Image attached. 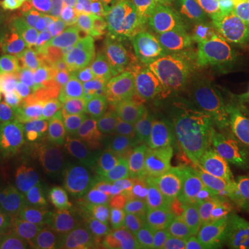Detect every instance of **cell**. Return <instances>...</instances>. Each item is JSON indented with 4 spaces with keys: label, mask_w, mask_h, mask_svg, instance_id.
Listing matches in <instances>:
<instances>
[{
    "label": "cell",
    "mask_w": 249,
    "mask_h": 249,
    "mask_svg": "<svg viewBox=\"0 0 249 249\" xmlns=\"http://www.w3.org/2000/svg\"><path fill=\"white\" fill-rule=\"evenodd\" d=\"M190 115V91L186 73L172 70L160 75L147 97L130 109L126 118L137 133L139 142H152L176 133Z\"/></svg>",
    "instance_id": "obj_1"
},
{
    "label": "cell",
    "mask_w": 249,
    "mask_h": 249,
    "mask_svg": "<svg viewBox=\"0 0 249 249\" xmlns=\"http://www.w3.org/2000/svg\"><path fill=\"white\" fill-rule=\"evenodd\" d=\"M216 71L249 80V0H234L211 34Z\"/></svg>",
    "instance_id": "obj_2"
},
{
    "label": "cell",
    "mask_w": 249,
    "mask_h": 249,
    "mask_svg": "<svg viewBox=\"0 0 249 249\" xmlns=\"http://www.w3.org/2000/svg\"><path fill=\"white\" fill-rule=\"evenodd\" d=\"M54 96L52 85L21 50L0 60V97L7 107L35 114Z\"/></svg>",
    "instance_id": "obj_3"
},
{
    "label": "cell",
    "mask_w": 249,
    "mask_h": 249,
    "mask_svg": "<svg viewBox=\"0 0 249 249\" xmlns=\"http://www.w3.org/2000/svg\"><path fill=\"white\" fill-rule=\"evenodd\" d=\"M90 204L73 201L64 191L46 196L42 209L31 216V238L46 248L71 238H82L85 216Z\"/></svg>",
    "instance_id": "obj_4"
},
{
    "label": "cell",
    "mask_w": 249,
    "mask_h": 249,
    "mask_svg": "<svg viewBox=\"0 0 249 249\" xmlns=\"http://www.w3.org/2000/svg\"><path fill=\"white\" fill-rule=\"evenodd\" d=\"M208 107L237 148L249 142V93L241 80L214 71L209 83Z\"/></svg>",
    "instance_id": "obj_5"
},
{
    "label": "cell",
    "mask_w": 249,
    "mask_h": 249,
    "mask_svg": "<svg viewBox=\"0 0 249 249\" xmlns=\"http://www.w3.org/2000/svg\"><path fill=\"white\" fill-rule=\"evenodd\" d=\"M211 191L216 205L227 212L249 201V142L216 160Z\"/></svg>",
    "instance_id": "obj_6"
},
{
    "label": "cell",
    "mask_w": 249,
    "mask_h": 249,
    "mask_svg": "<svg viewBox=\"0 0 249 249\" xmlns=\"http://www.w3.org/2000/svg\"><path fill=\"white\" fill-rule=\"evenodd\" d=\"M19 50L27 55L52 85L55 96H67L76 73V61L60 53L43 32L28 34Z\"/></svg>",
    "instance_id": "obj_7"
},
{
    "label": "cell",
    "mask_w": 249,
    "mask_h": 249,
    "mask_svg": "<svg viewBox=\"0 0 249 249\" xmlns=\"http://www.w3.org/2000/svg\"><path fill=\"white\" fill-rule=\"evenodd\" d=\"M181 137L190 154L216 162L227 152L235 150V144L224 134L212 111L205 104H196L181 129Z\"/></svg>",
    "instance_id": "obj_8"
},
{
    "label": "cell",
    "mask_w": 249,
    "mask_h": 249,
    "mask_svg": "<svg viewBox=\"0 0 249 249\" xmlns=\"http://www.w3.org/2000/svg\"><path fill=\"white\" fill-rule=\"evenodd\" d=\"M160 75V61L152 52H142L115 71L106 73L90 91H104L116 96H132L150 90Z\"/></svg>",
    "instance_id": "obj_9"
},
{
    "label": "cell",
    "mask_w": 249,
    "mask_h": 249,
    "mask_svg": "<svg viewBox=\"0 0 249 249\" xmlns=\"http://www.w3.org/2000/svg\"><path fill=\"white\" fill-rule=\"evenodd\" d=\"M168 196V176L163 165L142 152L133 168L124 173L116 191V198L126 206L134 198Z\"/></svg>",
    "instance_id": "obj_10"
},
{
    "label": "cell",
    "mask_w": 249,
    "mask_h": 249,
    "mask_svg": "<svg viewBox=\"0 0 249 249\" xmlns=\"http://www.w3.org/2000/svg\"><path fill=\"white\" fill-rule=\"evenodd\" d=\"M214 163L216 162L208 158L190 154L184 160L166 165L168 196L176 202L190 193L211 191Z\"/></svg>",
    "instance_id": "obj_11"
},
{
    "label": "cell",
    "mask_w": 249,
    "mask_h": 249,
    "mask_svg": "<svg viewBox=\"0 0 249 249\" xmlns=\"http://www.w3.org/2000/svg\"><path fill=\"white\" fill-rule=\"evenodd\" d=\"M216 201L211 191L190 193L173 202L172 226L183 235L196 238L211 226Z\"/></svg>",
    "instance_id": "obj_12"
},
{
    "label": "cell",
    "mask_w": 249,
    "mask_h": 249,
    "mask_svg": "<svg viewBox=\"0 0 249 249\" xmlns=\"http://www.w3.org/2000/svg\"><path fill=\"white\" fill-rule=\"evenodd\" d=\"M35 116L42 126L43 136H54L67 142L85 129V124L76 108L64 96L50 98L47 104L35 112Z\"/></svg>",
    "instance_id": "obj_13"
},
{
    "label": "cell",
    "mask_w": 249,
    "mask_h": 249,
    "mask_svg": "<svg viewBox=\"0 0 249 249\" xmlns=\"http://www.w3.org/2000/svg\"><path fill=\"white\" fill-rule=\"evenodd\" d=\"M112 142L104 130L85 127L71 142H67V162L70 166L72 178L82 175L91 163L107 158Z\"/></svg>",
    "instance_id": "obj_14"
},
{
    "label": "cell",
    "mask_w": 249,
    "mask_h": 249,
    "mask_svg": "<svg viewBox=\"0 0 249 249\" xmlns=\"http://www.w3.org/2000/svg\"><path fill=\"white\" fill-rule=\"evenodd\" d=\"M173 201L168 196L134 198L124 208V229H162L172 226Z\"/></svg>",
    "instance_id": "obj_15"
},
{
    "label": "cell",
    "mask_w": 249,
    "mask_h": 249,
    "mask_svg": "<svg viewBox=\"0 0 249 249\" xmlns=\"http://www.w3.org/2000/svg\"><path fill=\"white\" fill-rule=\"evenodd\" d=\"M42 136L35 114L18 108L0 114V148H32Z\"/></svg>",
    "instance_id": "obj_16"
},
{
    "label": "cell",
    "mask_w": 249,
    "mask_h": 249,
    "mask_svg": "<svg viewBox=\"0 0 249 249\" xmlns=\"http://www.w3.org/2000/svg\"><path fill=\"white\" fill-rule=\"evenodd\" d=\"M124 206L118 198L104 196L91 202L88 208L82 238L100 240L124 214Z\"/></svg>",
    "instance_id": "obj_17"
},
{
    "label": "cell",
    "mask_w": 249,
    "mask_h": 249,
    "mask_svg": "<svg viewBox=\"0 0 249 249\" xmlns=\"http://www.w3.org/2000/svg\"><path fill=\"white\" fill-rule=\"evenodd\" d=\"M184 32V62L180 71L190 76H201L214 58L212 37L208 34L183 28Z\"/></svg>",
    "instance_id": "obj_18"
},
{
    "label": "cell",
    "mask_w": 249,
    "mask_h": 249,
    "mask_svg": "<svg viewBox=\"0 0 249 249\" xmlns=\"http://www.w3.org/2000/svg\"><path fill=\"white\" fill-rule=\"evenodd\" d=\"M35 163V147L0 148V183L6 187L27 183Z\"/></svg>",
    "instance_id": "obj_19"
},
{
    "label": "cell",
    "mask_w": 249,
    "mask_h": 249,
    "mask_svg": "<svg viewBox=\"0 0 249 249\" xmlns=\"http://www.w3.org/2000/svg\"><path fill=\"white\" fill-rule=\"evenodd\" d=\"M151 52L162 64L172 70L181 68L184 62V32L183 27H162L155 29Z\"/></svg>",
    "instance_id": "obj_20"
},
{
    "label": "cell",
    "mask_w": 249,
    "mask_h": 249,
    "mask_svg": "<svg viewBox=\"0 0 249 249\" xmlns=\"http://www.w3.org/2000/svg\"><path fill=\"white\" fill-rule=\"evenodd\" d=\"M119 34L133 52H145L151 49L155 29L147 16L127 10Z\"/></svg>",
    "instance_id": "obj_21"
},
{
    "label": "cell",
    "mask_w": 249,
    "mask_h": 249,
    "mask_svg": "<svg viewBox=\"0 0 249 249\" xmlns=\"http://www.w3.org/2000/svg\"><path fill=\"white\" fill-rule=\"evenodd\" d=\"M35 154L40 163L57 172L65 180V184L68 183L71 172L67 162V142L54 136H42L35 145Z\"/></svg>",
    "instance_id": "obj_22"
},
{
    "label": "cell",
    "mask_w": 249,
    "mask_h": 249,
    "mask_svg": "<svg viewBox=\"0 0 249 249\" xmlns=\"http://www.w3.org/2000/svg\"><path fill=\"white\" fill-rule=\"evenodd\" d=\"M142 152L151 155L162 165H170L190 155L180 133H172L142 144Z\"/></svg>",
    "instance_id": "obj_23"
},
{
    "label": "cell",
    "mask_w": 249,
    "mask_h": 249,
    "mask_svg": "<svg viewBox=\"0 0 249 249\" xmlns=\"http://www.w3.org/2000/svg\"><path fill=\"white\" fill-rule=\"evenodd\" d=\"M31 219L11 205L0 206V245L31 238Z\"/></svg>",
    "instance_id": "obj_24"
},
{
    "label": "cell",
    "mask_w": 249,
    "mask_h": 249,
    "mask_svg": "<svg viewBox=\"0 0 249 249\" xmlns=\"http://www.w3.org/2000/svg\"><path fill=\"white\" fill-rule=\"evenodd\" d=\"M85 28L86 27H82L70 17H64L57 22L43 27V34L60 53L70 55L72 46Z\"/></svg>",
    "instance_id": "obj_25"
},
{
    "label": "cell",
    "mask_w": 249,
    "mask_h": 249,
    "mask_svg": "<svg viewBox=\"0 0 249 249\" xmlns=\"http://www.w3.org/2000/svg\"><path fill=\"white\" fill-rule=\"evenodd\" d=\"M10 205L28 217L36 214L43 206L46 196L31 181L7 187Z\"/></svg>",
    "instance_id": "obj_26"
},
{
    "label": "cell",
    "mask_w": 249,
    "mask_h": 249,
    "mask_svg": "<svg viewBox=\"0 0 249 249\" xmlns=\"http://www.w3.org/2000/svg\"><path fill=\"white\" fill-rule=\"evenodd\" d=\"M237 232L231 223L216 222L194 240V249H232Z\"/></svg>",
    "instance_id": "obj_27"
},
{
    "label": "cell",
    "mask_w": 249,
    "mask_h": 249,
    "mask_svg": "<svg viewBox=\"0 0 249 249\" xmlns=\"http://www.w3.org/2000/svg\"><path fill=\"white\" fill-rule=\"evenodd\" d=\"M104 75L106 73L103 72L101 67L98 65V62L96 60H89V61L82 62L78 67V70H76L75 78H73V82H72L71 89L67 94V98L71 101L72 104L79 103L80 100L89 93V90L97 82L103 79Z\"/></svg>",
    "instance_id": "obj_28"
},
{
    "label": "cell",
    "mask_w": 249,
    "mask_h": 249,
    "mask_svg": "<svg viewBox=\"0 0 249 249\" xmlns=\"http://www.w3.org/2000/svg\"><path fill=\"white\" fill-rule=\"evenodd\" d=\"M67 17L83 27H98L103 17V0H58Z\"/></svg>",
    "instance_id": "obj_29"
},
{
    "label": "cell",
    "mask_w": 249,
    "mask_h": 249,
    "mask_svg": "<svg viewBox=\"0 0 249 249\" xmlns=\"http://www.w3.org/2000/svg\"><path fill=\"white\" fill-rule=\"evenodd\" d=\"M133 50L119 36H112L96 54L94 60L98 62L104 73L115 71L129 60Z\"/></svg>",
    "instance_id": "obj_30"
},
{
    "label": "cell",
    "mask_w": 249,
    "mask_h": 249,
    "mask_svg": "<svg viewBox=\"0 0 249 249\" xmlns=\"http://www.w3.org/2000/svg\"><path fill=\"white\" fill-rule=\"evenodd\" d=\"M175 235L168 227L162 229H130L126 230L127 249H163Z\"/></svg>",
    "instance_id": "obj_31"
},
{
    "label": "cell",
    "mask_w": 249,
    "mask_h": 249,
    "mask_svg": "<svg viewBox=\"0 0 249 249\" xmlns=\"http://www.w3.org/2000/svg\"><path fill=\"white\" fill-rule=\"evenodd\" d=\"M142 154V144L139 142H115L107 158L124 175L139 160Z\"/></svg>",
    "instance_id": "obj_32"
},
{
    "label": "cell",
    "mask_w": 249,
    "mask_h": 249,
    "mask_svg": "<svg viewBox=\"0 0 249 249\" xmlns=\"http://www.w3.org/2000/svg\"><path fill=\"white\" fill-rule=\"evenodd\" d=\"M103 17L98 29L108 35L118 36L127 13V4L124 0H103Z\"/></svg>",
    "instance_id": "obj_33"
},
{
    "label": "cell",
    "mask_w": 249,
    "mask_h": 249,
    "mask_svg": "<svg viewBox=\"0 0 249 249\" xmlns=\"http://www.w3.org/2000/svg\"><path fill=\"white\" fill-rule=\"evenodd\" d=\"M181 27L211 35L213 31V24L211 22L206 10L199 0L184 3L181 9Z\"/></svg>",
    "instance_id": "obj_34"
},
{
    "label": "cell",
    "mask_w": 249,
    "mask_h": 249,
    "mask_svg": "<svg viewBox=\"0 0 249 249\" xmlns=\"http://www.w3.org/2000/svg\"><path fill=\"white\" fill-rule=\"evenodd\" d=\"M29 181L45 196H53L65 186V180L57 172L40 162H36L34 165Z\"/></svg>",
    "instance_id": "obj_35"
},
{
    "label": "cell",
    "mask_w": 249,
    "mask_h": 249,
    "mask_svg": "<svg viewBox=\"0 0 249 249\" xmlns=\"http://www.w3.org/2000/svg\"><path fill=\"white\" fill-rule=\"evenodd\" d=\"M45 7L35 0H3L0 1V13L9 19L28 21L39 17Z\"/></svg>",
    "instance_id": "obj_36"
},
{
    "label": "cell",
    "mask_w": 249,
    "mask_h": 249,
    "mask_svg": "<svg viewBox=\"0 0 249 249\" xmlns=\"http://www.w3.org/2000/svg\"><path fill=\"white\" fill-rule=\"evenodd\" d=\"M97 53V47L94 43V39L91 35V31L89 28H85V31L79 35V37L75 40V43L72 46L70 57L73 58V61L86 62L89 60H94Z\"/></svg>",
    "instance_id": "obj_37"
},
{
    "label": "cell",
    "mask_w": 249,
    "mask_h": 249,
    "mask_svg": "<svg viewBox=\"0 0 249 249\" xmlns=\"http://www.w3.org/2000/svg\"><path fill=\"white\" fill-rule=\"evenodd\" d=\"M97 249H127L124 217L114 223V226L98 240Z\"/></svg>",
    "instance_id": "obj_38"
},
{
    "label": "cell",
    "mask_w": 249,
    "mask_h": 249,
    "mask_svg": "<svg viewBox=\"0 0 249 249\" xmlns=\"http://www.w3.org/2000/svg\"><path fill=\"white\" fill-rule=\"evenodd\" d=\"M104 133L107 134L112 142H139L137 133L126 116L118 119L114 124L106 127Z\"/></svg>",
    "instance_id": "obj_39"
},
{
    "label": "cell",
    "mask_w": 249,
    "mask_h": 249,
    "mask_svg": "<svg viewBox=\"0 0 249 249\" xmlns=\"http://www.w3.org/2000/svg\"><path fill=\"white\" fill-rule=\"evenodd\" d=\"M230 223L242 240L249 242V201L235 206L230 212Z\"/></svg>",
    "instance_id": "obj_40"
},
{
    "label": "cell",
    "mask_w": 249,
    "mask_h": 249,
    "mask_svg": "<svg viewBox=\"0 0 249 249\" xmlns=\"http://www.w3.org/2000/svg\"><path fill=\"white\" fill-rule=\"evenodd\" d=\"M154 3H158L166 10L168 27H181V9L184 4L183 0H154Z\"/></svg>",
    "instance_id": "obj_41"
},
{
    "label": "cell",
    "mask_w": 249,
    "mask_h": 249,
    "mask_svg": "<svg viewBox=\"0 0 249 249\" xmlns=\"http://www.w3.org/2000/svg\"><path fill=\"white\" fill-rule=\"evenodd\" d=\"M202 3V6L206 10L211 22L213 24V27L217 24V21L220 19L224 11L230 7L234 0H199Z\"/></svg>",
    "instance_id": "obj_42"
},
{
    "label": "cell",
    "mask_w": 249,
    "mask_h": 249,
    "mask_svg": "<svg viewBox=\"0 0 249 249\" xmlns=\"http://www.w3.org/2000/svg\"><path fill=\"white\" fill-rule=\"evenodd\" d=\"M147 17L150 19V22H151L154 29L168 27V13H166L165 7L158 4V3H152V7Z\"/></svg>",
    "instance_id": "obj_43"
},
{
    "label": "cell",
    "mask_w": 249,
    "mask_h": 249,
    "mask_svg": "<svg viewBox=\"0 0 249 249\" xmlns=\"http://www.w3.org/2000/svg\"><path fill=\"white\" fill-rule=\"evenodd\" d=\"M49 249H96V244L91 240L71 238V240L57 242L52 247H49Z\"/></svg>",
    "instance_id": "obj_44"
},
{
    "label": "cell",
    "mask_w": 249,
    "mask_h": 249,
    "mask_svg": "<svg viewBox=\"0 0 249 249\" xmlns=\"http://www.w3.org/2000/svg\"><path fill=\"white\" fill-rule=\"evenodd\" d=\"M163 249H194V241L186 235H173Z\"/></svg>",
    "instance_id": "obj_45"
},
{
    "label": "cell",
    "mask_w": 249,
    "mask_h": 249,
    "mask_svg": "<svg viewBox=\"0 0 249 249\" xmlns=\"http://www.w3.org/2000/svg\"><path fill=\"white\" fill-rule=\"evenodd\" d=\"M124 1L127 4V9L132 11H137L144 16H148L152 7V3H154V0H124Z\"/></svg>",
    "instance_id": "obj_46"
},
{
    "label": "cell",
    "mask_w": 249,
    "mask_h": 249,
    "mask_svg": "<svg viewBox=\"0 0 249 249\" xmlns=\"http://www.w3.org/2000/svg\"><path fill=\"white\" fill-rule=\"evenodd\" d=\"M0 249H46V247L37 244L35 240L28 238L24 241H17V242H11V244H4L0 245Z\"/></svg>",
    "instance_id": "obj_47"
},
{
    "label": "cell",
    "mask_w": 249,
    "mask_h": 249,
    "mask_svg": "<svg viewBox=\"0 0 249 249\" xmlns=\"http://www.w3.org/2000/svg\"><path fill=\"white\" fill-rule=\"evenodd\" d=\"M10 39V29L6 19L0 16V50L7 45Z\"/></svg>",
    "instance_id": "obj_48"
},
{
    "label": "cell",
    "mask_w": 249,
    "mask_h": 249,
    "mask_svg": "<svg viewBox=\"0 0 249 249\" xmlns=\"http://www.w3.org/2000/svg\"><path fill=\"white\" fill-rule=\"evenodd\" d=\"M232 249H249V242L248 241L242 240L240 235L237 234V238H235V244H234V248Z\"/></svg>",
    "instance_id": "obj_49"
},
{
    "label": "cell",
    "mask_w": 249,
    "mask_h": 249,
    "mask_svg": "<svg viewBox=\"0 0 249 249\" xmlns=\"http://www.w3.org/2000/svg\"><path fill=\"white\" fill-rule=\"evenodd\" d=\"M35 1H37L39 4H42L43 7H46L47 4H50V3H53V1H55V0H35Z\"/></svg>",
    "instance_id": "obj_50"
},
{
    "label": "cell",
    "mask_w": 249,
    "mask_h": 249,
    "mask_svg": "<svg viewBox=\"0 0 249 249\" xmlns=\"http://www.w3.org/2000/svg\"><path fill=\"white\" fill-rule=\"evenodd\" d=\"M1 196H3V194H1V183H0V202H1Z\"/></svg>",
    "instance_id": "obj_51"
},
{
    "label": "cell",
    "mask_w": 249,
    "mask_h": 249,
    "mask_svg": "<svg viewBox=\"0 0 249 249\" xmlns=\"http://www.w3.org/2000/svg\"><path fill=\"white\" fill-rule=\"evenodd\" d=\"M184 3H191V1H196V0H183Z\"/></svg>",
    "instance_id": "obj_52"
}]
</instances>
